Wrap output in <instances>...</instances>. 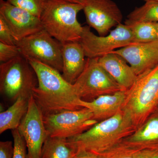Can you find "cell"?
Here are the masks:
<instances>
[{
    "mask_svg": "<svg viewBox=\"0 0 158 158\" xmlns=\"http://www.w3.org/2000/svg\"><path fill=\"white\" fill-rule=\"evenodd\" d=\"M14 143L11 141L0 142V158H12Z\"/></svg>",
    "mask_w": 158,
    "mask_h": 158,
    "instance_id": "4316f807",
    "label": "cell"
},
{
    "mask_svg": "<svg viewBox=\"0 0 158 158\" xmlns=\"http://www.w3.org/2000/svg\"><path fill=\"white\" fill-rule=\"evenodd\" d=\"M28 61L38 81L32 95L43 116L84 108L74 85L67 81L59 71L36 60Z\"/></svg>",
    "mask_w": 158,
    "mask_h": 158,
    "instance_id": "6da1fadb",
    "label": "cell"
},
{
    "mask_svg": "<svg viewBox=\"0 0 158 158\" xmlns=\"http://www.w3.org/2000/svg\"><path fill=\"white\" fill-rule=\"evenodd\" d=\"M113 52L123 57L137 76L158 65V40L132 43Z\"/></svg>",
    "mask_w": 158,
    "mask_h": 158,
    "instance_id": "4fadbf2b",
    "label": "cell"
},
{
    "mask_svg": "<svg viewBox=\"0 0 158 158\" xmlns=\"http://www.w3.org/2000/svg\"><path fill=\"white\" fill-rule=\"evenodd\" d=\"M18 129L25 141L27 158H40L43 146L48 136L42 111L32 95L29 99L27 111Z\"/></svg>",
    "mask_w": 158,
    "mask_h": 158,
    "instance_id": "30bf717a",
    "label": "cell"
},
{
    "mask_svg": "<svg viewBox=\"0 0 158 158\" xmlns=\"http://www.w3.org/2000/svg\"><path fill=\"white\" fill-rule=\"evenodd\" d=\"M73 85L79 97L85 101L123 90L100 65L98 58L86 59L84 70Z\"/></svg>",
    "mask_w": 158,
    "mask_h": 158,
    "instance_id": "8992f818",
    "label": "cell"
},
{
    "mask_svg": "<svg viewBox=\"0 0 158 158\" xmlns=\"http://www.w3.org/2000/svg\"><path fill=\"white\" fill-rule=\"evenodd\" d=\"M14 143V153L12 158H27V145L18 129L12 130Z\"/></svg>",
    "mask_w": 158,
    "mask_h": 158,
    "instance_id": "cb8c5ba5",
    "label": "cell"
},
{
    "mask_svg": "<svg viewBox=\"0 0 158 158\" xmlns=\"http://www.w3.org/2000/svg\"><path fill=\"white\" fill-rule=\"evenodd\" d=\"M38 81L28 61L21 55L0 65V91L15 102L21 96L30 98Z\"/></svg>",
    "mask_w": 158,
    "mask_h": 158,
    "instance_id": "5b68a950",
    "label": "cell"
},
{
    "mask_svg": "<svg viewBox=\"0 0 158 158\" xmlns=\"http://www.w3.org/2000/svg\"><path fill=\"white\" fill-rule=\"evenodd\" d=\"M122 142L136 149H158V112Z\"/></svg>",
    "mask_w": 158,
    "mask_h": 158,
    "instance_id": "e0dca14e",
    "label": "cell"
},
{
    "mask_svg": "<svg viewBox=\"0 0 158 158\" xmlns=\"http://www.w3.org/2000/svg\"></svg>",
    "mask_w": 158,
    "mask_h": 158,
    "instance_id": "1f68e13d",
    "label": "cell"
},
{
    "mask_svg": "<svg viewBox=\"0 0 158 158\" xmlns=\"http://www.w3.org/2000/svg\"><path fill=\"white\" fill-rule=\"evenodd\" d=\"M77 152L67 139L48 137L43 146L40 158H73Z\"/></svg>",
    "mask_w": 158,
    "mask_h": 158,
    "instance_id": "d6986e66",
    "label": "cell"
},
{
    "mask_svg": "<svg viewBox=\"0 0 158 158\" xmlns=\"http://www.w3.org/2000/svg\"><path fill=\"white\" fill-rule=\"evenodd\" d=\"M142 1H144L145 2H158V0H142Z\"/></svg>",
    "mask_w": 158,
    "mask_h": 158,
    "instance_id": "4dcf8cb0",
    "label": "cell"
},
{
    "mask_svg": "<svg viewBox=\"0 0 158 158\" xmlns=\"http://www.w3.org/2000/svg\"><path fill=\"white\" fill-rule=\"evenodd\" d=\"M67 1H69L71 2L78 3V4H82V5H84V2H85V0H67Z\"/></svg>",
    "mask_w": 158,
    "mask_h": 158,
    "instance_id": "f546056e",
    "label": "cell"
},
{
    "mask_svg": "<svg viewBox=\"0 0 158 158\" xmlns=\"http://www.w3.org/2000/svg\"><path fill=\"white\" fill-rule=\"evenodd\" d=\"M21 55L17 46L9 45L0 42V62L4 63Z\"/></svg>",
    "mask_w": 158,
    "mask_h": 158,
    "instance_id": "d4e9b609",
    "label": "cell"
},
{
    "mask_svg": "<svg viewBox=\"0 0 158 158\" xmlns=\"http://www.w3.org/2000/svg\"><path fill=\"white\" fill-rule=\"evenodd\" d=\"M158 107V65L138 76L126 91L122 110L136 128L141 126Z\"/></svg>",
    "mask_w": 158,
    "mask_h": 158,
    "instance_id": "277c9868",
    "label": "cell"
},
{
    "mask_svg": "<svg viewBox=\"0 0 158 158\" xmlns=\"http://www.w3.org/2000/svg\"><path fill=\"white\" fill-rule=\"evenodd\" d=\"M126 91L121 90L112 94L101 95L90 101L82 100V107L91 110L94 119L96 121L108 119L122 110L125 99Z\"/></svg>",
    "mask_w": 158,
    "mask_h": 158,
    "instance_id": "2e32d148",
    "label": "cell"
},
{
    "mask_svg": "<svg viewBox=\"0 0 158 158\" xmlns=\"http://www.w3.org/2000/svg\"><path fill=\"white\" fill-rule=\"evenodd\" d=\"M0 42L9 45H15V41L11 30L1 15H0Z\"/></svg>",
    "mask_w": 158,
    "mask_h": 158,
    "instance_id": "484cf974",
    "label": "cell"
},
{
    "mask_svg": "<svg viewBox=\"0 0 158 158\" xmlns=\"http://www.w3.org/2000/svg\"><path fill=\"white\" fill-rule=\"evenodd\" d=\"M15 44L21 55L27 60H36L62 72V44L44 29Z\"/></svg>",
    "mask_w": 158,
    "mask_h": 158,
    "instance_id": "52a82bcc",
    "label": "cell"
},
{
    "mask_svg": "<svg viewBox=\"0 0 158 158\" xmlns=\"http://www.w3.org/2000/svg\"><path fill=\"white\" fill-rule=\"evenodd\" d=\"M79 42L87 58H99L131 44L133 38L129 28L125 24L118 25L104 36L95 35L90 27L85 26Z\"/></svg>",
    "mask_w": 158,
    "mask_h": 158,
    "instance_id": "9c48e42d",
    "label": "cell"
},
{
    "mask_svg": "<svg viewBox=\"0 0 158 158\" xmlns=\"http://www.w3.org/2000/svg\"><path fill=\"white\" fill-rule=\"evenodd\" d=\"M73 158H96V155L86 151H79Z\"/></svg>",
    "mask_w": 158,
    "mask_h": 158,
    "instance_id": "f1b7e54d",
    "label": "cell"
},
{
    "mask_svg": "<svg viewBox=\"0 0 158 158\" xmlns=\"http://www.w3.org/2000/svg\"><path fill=\"white\" fill-rule=\"evenodd\" d=\"M0 15L9 26L15 42L44 29L39 17L7 1L0 0Z\"/></svg>",
    "mask_w": 158,
    "mask_h": 158,
    "instance_id": "7c38bea8",
    "label": "cell"
},
{
    "mask_svg": "<svg viewBox=\"0 0 158 158\" xmlns=\"http://www.w3.org/2000/svg\"><path fill=\"white\" fill-rule=\"evenodd\" d=\"M83 10L88 26L101 36L107 35L123 19L121 10L112 0H85Z\"/></svg>",
    "mask_w": 158,
    "mask_h": 158,
    "instance_id": "8fae6325",
    "label": "cell"
},
{
    "mask_svg": "<svg viewBox=\"0 0 158 158\" xmlns=\"http://www.w3.org/2000/svg\"><path fill=\"white\" fill-rule=\"evenodd\" d=\"M137 158H158V149L139 150L137 153Z\"/></svg>",
    "mask_w": 158,
    "mask_h": 158,
    "instance_id": "83f0119b",
    "label": "cell"
},
{
    "mask_svg": "<svg viewBox=\"0 0 158 158\" xmlns=\"http://www.w3.org/2000/svg\"><path fill=\"white\" fill-rule=\"evenodd\" d=\"M30 98L21 96L6 111L0 113V134L18 128L27 111Z\"/></svg>",
    "mask_w": 158,
    "mask_h": 158,
    "instance_id": "ac0fdd59",
    "label": "cell"
},
{
    "mask_svg": "<svg viewBox=\"0 0 158 158\" xmlns=\"http://www.w3.org/2000/svg\"><path fill=\"white\" fill-rule=\"evenodd\" d=\"M8 2L40 17L46 0H7Z\"/></svg>",
    "mask_w": 158,
    "mask_h": 158,
    "instance_id": "603a6c76",
    "label": "cell"
},
{
    "mask_svg": "<svg viewBox=\"0 0 158 158\" xmlns=\"http://www.w3.org/2000/svg\"><path fill=\"white\" fill-rule=\"evenodd\" d=\"M132 34L133 43H143L158 40V23L126 20Z\"/></svg>",
    "mask_w": 158,
    "mask_h": 158,
    "instance_id": "ffe728a7",
    "label": "cell"
},
{
    "mask_svg": "<svg viewBox=\"0 0 158 158\" xmlns=\"http://www.w3.org/2000/svg\"><path fill=\"white\" fill-rule=\"evenodd\" d=\"M99 63L123 90L132 86L138 76L125 59L114 52L98 58Z\"/></svg>",
    "mask_w": 158,
    "mask_h": 158,
    "instance_id": "5bb4252c",
    "label": "cell"
},
{
    "mask_svg": "<svg viewBox=\"0 0 158 158\" xmlns=\"http://www.w3.org/2000/svg\"><path fill=\"white\" fill-rule=\"evenodd\" d=\"M136 130L129 116L121 110L113 117L98 122L84 132L67 140L78 152L97 154L120 143Z\"/></svg>",
    "mask_w": 158,
    "mask_h": 158,
    "instance_id": "7a4b0ae2",
    "label": "cell"
},
{
    "mask_svg": "<svg viewBox=\"0 0 158 158\" xmlns=\"http://www.w3.org/2000/svg\"><path fill=\"white\" fill-rule=\"evenodd\" d=\"M48 137L69 139L90 129L98 121L91 110L84 108L43 116Z\"/></svg>",
    "mask_w": 158,
    "mask_h": 158,
    "instance_id": "ba28073f",
    "label": "cell"
},
{
    "mask_svg": "<svg viewBox=\"0 0 158 158\" xmlns=\"http://www.w3.org/2000/svg\"><path fill=\"white\" fill-rule=\"evenodd\" d=\"M62 45V75L67 81L73 85L85 68V52L79 42H65Z\"/></svg>",
    "mask_w": 158,
    "mask_h": 158,
    "instance_id": "9a60e30c",
    "label": "cell"
},
{
    "mask_svg": "<svg viewBox=\"0 0 158 158\" xmlns=\"http://www.w3.org/2000/svg\"><path fill=\"white\" fill-rule=\"evenodd\" d=\"M127 18L138 21L158 23V2H146L142 6L135 7Z\"/></svg>",
    "mask_w": 158,
    "mask_h": 158,
    "instance_id": "44dd1931",
    "label": "cell"
},
{
    "mask_svg": "<svg viewBox=\"0 0 158 158\" xmlns=\"http://www.w3.org/2000/svg\"><path fill=\"white\" fill-rule=\"evenodd\" d=\"M139 150L121 141L107 150L95 155L96 158H137Z\"/></svg>",
    "mask_w": 158,
    "mask_h": 158,
    "instance_id": "7402d4cb",
    "label": "cell"
},
{
    "mask_svg": "<svg viewBox=\"0 0 158 158\" xmlns=\"http://www.w3.org/2000/svg\"><path fill=\"white\" fill-rule=\"evenodd\" d=\"M83 5L67 0H46L40 19L44 30L61 43L79 42L83 32L77 15Z\"/></svg>",
    "mask_w": 158,
    "mask_h": 158,
    "instance_id": "3957f363",
    "label": "cell"
}]
</instances>
